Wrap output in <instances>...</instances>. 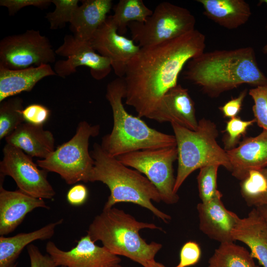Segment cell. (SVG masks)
Segmentation results:
<instances>
[{"instance_id": "1", "label": "cell", "mask_w": 267, "mask_h": 267, "mask_svg": "<svg viewBox=\"0 0 267 267\" xmlns=\"http://www.w3.org/2000/svg\"><path fill=\"white\" fill-rule=\"evenodd\" d=\"M206 37L197 30L162 43L140 47L129 62L124 79L125 102L147 118L163 96L178 85L184 66L204 52Z\"/></svg>"}, {"instance_id": "40", "label": "cell", "mask_w": 267, "mask_h": 267, "mask_svg": "<svg viewBox=\"0 0 267 267\" xmlns=\"http://www.w3.org/2000/svg\"><path fill=\"white\" fill-rule=\"evenodd\" d=\"M262 171L264 173V174L266 176V177L267 179V166L263 169H262ZM263 206H267V192L265 196V198L264 199V202H263Z\"/></svg>"}, {"instance_id": "36", "label": "cell", "mask_w": 267, "mask_h": 267, "mask_svg": "<svg viewBox=\"0 0 267 267\" xmlns=\"http://www.w3.org/2000/svg\"><path fill=\"white\" fill-rule=\"evenodd\" d=\"M31 267H56L55 263L49 255H43L35 245L27 246Z\"/></svg>"}, {"instance_id": "35", "label": "cell", "mask_w": 267, "mask_h": 267, "mask_svg": "<svg viewBox=\"0 0 267 267\" xmlns=\"http://www.w3.org/2000/svg\"><path fill=\"white\" fill-rule=\"evenodd\" d=\"M51 0H0V5L8 9L9 15H15L21 9L27 6H34L41 9L47 8Z\"/></svg>"}, {"instance_id": "11", "label": "cell", "mask_w": 267, "mask_h": 267, "mask_svg": "<svg viewBox=\"0 0 267 267\" xmlns=\"http://www.w3.org/2000/svg\"><path fill=\"white\" fill-rule=\"evenodd\" d=\"M0 162V176H8L19 189L34 197L52 200L55 191L47 179V171L40 169L31 157L20 149L6 143Z\"/></svg>"}, {"instance_id": "24", "label": "cell", "mask_w": 267, "mask_h": 267, "mask_svg": "<svg viewBox=\"0 0 267 267\" xmlns=\"http://www.w3.org/2000/svg\"><path fill=\"white\" fill-rule=\"evenodd\" d=\"M63 222L61 219L33 231L11 237L0 236V267H14L16 260L26 246L36 240L49 239L54 235L56 227Z\"/></svg>"}, {"instance_id": "38", "label": "cell", "mask_w": 267, "mask_h": 267, "mask_svg": "<svg viewBox=\"0 0 267 267\" xmlns=\"http://www.w3.org/2000/svg\"><path fill=\"white\" fill-rule=\"evenodd\" d=\"M88 197L87 187L82 184H77L73 186L67 192L66 199L72 206H78L84 204Z\"/></svg>"}, {"instance_id": "29", "label": "cell", "mask_w": 267, "mask_h": 267, "mask_svg": "<svg viewBox=\"0 0 267 267\" xmlns=\"http://www.w3.org/2000/svg\"><path fill=\"white\" fill-rule=\"evenodd\" d=\"M218 165H210L200 168L197 177L199 194L202 203L209 202L220 192L217 189Z\"/></svg>"}, {"instance_id": "14", "label": "cell", "mask_w": 267, "mask_h": 267, "mask_svg": "<svg viewBox=\"0 0 267 267\" xmlns=\"http://www.w3.org/2000/svg\"><path fill=\"white\" fill-rule=\"evenodd\" d=\"M45 250L56 267H110L121 261L118 256L112 254L103 246L96 245L88 234L81 237L69 251L60 249L52 241L46 243Z\"/></svg>"}, {"instance_id": "17", "label": "cell", "mask_w": 267, "mask_h": 267, "mask_svg": "<svg viewBox=\"0 0 267 267\" xmlns=\"http://www.w3.org/2000/svg\"><path fill=\"white\" fill-rule=\"evenodd\" d=\"M226 151L232 175L241 181L250 171L267 166V131L245 138L237 146Z\"/></svg>"}, {"instance_id": "20", "label": "cell", "mask_w": 267, "mask_h": 267, "mask_svg": "<svg viewBox=\"0 0 267 267\" xmlns=\"http://www.w3.org/2000/svg\"><path fill=\"white\" fill-rule=\"evenodd\" d=\"M7 144L17 147L32 157L45 159L55 150L52 133L43 126L24 122L5 138Z\"/></svg>"}, {"instance_id": "22", "label": "cell", "mask_w": 267, "mask_h": 267, "mask_svg": "<svg viewBox=\"0 0 267 267\" xmlns=\"http://www.w3.org/2000/svg\"><path fill=\"white\" fill-rule=\"evenodd\" d=\"M56 75L49 64L18 70L0 66V102L22 92H29L43 79Z\"/></svg>"}, {"instance_id": "25", "label": "cell", "mask_w": 267, "mask_h": 267, "mask_svg": "<svg viewBox=\"0 0 267 267\" xmlns=\"http://www.w3.org/2000/svg\"><path fill=\"white\" fill-rule=\"evenodd\" d=\"M208 267H260L246 248L233 242L221 243L208 261Z\"/></svg>"}, {"instance_id": "41", "label": "cell", "mask_w": 267, "mask_h": 267, "mask_svg": "<svg viewBox=\"0 0 267 267\" xmlns=\"http://www.w3.org/2000/svg\"><path fill=\"white\" fill-rule=\"evenodd\" d=\"M257 208L261 213L267 218V206H262Z\"/></svg>"}, {"instance_id": "5", "label": "cell", "mask_w": 267, "mask_h": 267, "mask_svg": "<svg viewBox=\"0 0 267 267\" xmlns=\"http://www.w3.org/2000/svg\"><path fill=\"white\" fill-rule=\"evenodd\" d=\"M162 228L154 223L137 221L123 210L114 207L104 209L89 224L87 234L95 242L100 241L108 251L126 257L146 267L162 245L154 241L147 243L139 235V230Z\"/></svg>"}, {"instance_id": "18", "label": "cell", "mask_w": 267, "mask_h": 267, "mask_svg": "<svg viewBox=\"0 0 267 267\" xmlns=\"http://www.w3.org/2000/svg\"><path fill=\"white\" fill-rule=\"evenodd\" d=\"M38 208L50 209L43 199L34 197L19 189L15 191L6 190L0 182V236L13 231L29 213Z\"/></svg>"}, {"instance_id": "39", "label": "cell", "mask_w": 267, "mask_h": 267, "mask_svg": "<svg viewBox=\"0 0 267 267\" xmlns=\"http://www.w3.org/2000/svg\"><path fill=\"white\" fill-rule=\"evenodd\" d=\"M146 267H167L162 264L157 262L155 260L148 263Z\"/></svg>"}, {"instance_id": "44", "label": "cell", "mask_w": 267, "mask_h": 267, "mask_svg": "<svg viewBox=\"0 0 267 267\" xmlns=\"http://www.w3.org/2000/svg\"><path fill=\"white\" fill-rule=\"evenodd\" d=\"M61 267H64V266H61Z\"/></svg>"}, {"instance_id": "16", "label": "cell", "mask_w": 267, "mask_h": 267, "mask_svg": "<svg viewBox=\"0 0 267 267\" xmlns=\"http://www.w3.org/2000/svg\"><path fill=\"white\" fill-rule=\"evenodd\" d=\"M222 197L220 192L209 202H201L197 205L199 229L220 243L234 242L232 231L239 217L224 207Z\"/></svg>"}, {"instance_id": "42", "label": "cell", "mask_w": 267, "mask_h": 267, "mask_svg": "<svg viewBox=\"0 0 267 267\" xmlns=\"http://www.w3.org/2000/svg\"><path fill=\"white\" fill-rule=\"evenodd\" d=\"M261 3H264L267 5V0H260ZM262 51L264 54H267V43L264 46V47L262 48Z\"/></svg>"}, {"instance_id": "32", "label": "cell", "mask_w": 267, "mask_h": 267, "mask_svg": "<svg viewBox=\"0 0 267 267\" xmlns=\"http://www.w3.org/2000/svg\"><path fill=\"white\" fill-rule=\"evenodd\" d=\"M249 94L254 102L252 111L256 122L263 130L267 131V86L251 89Z\"/></svg>"}, {"instance_id": "10", "label": "cell", "mask_w": 267, "mask_h": 267, "mask_svg": "<svg viewBox=\"0 0 267 267\" xmlns=\"http://www.w3.org/2000/svg\"><path fill=\"white\" fill-rule=\"evenodd\" d=\"M56 53L39 30L6 36L0 41V66L18 70L55 62Z\"/></svg>"}, {"instance_id": "19", "label": "cell", "mask_w": 267, "mask_h": 267, "mask_svg": "<svg viewBox=\"0 0 267 267\" xmlns=\"http://www.w3.org/2000/svg\"><path fill=\"white\" fill-rule=\"evenodd\" d=\"M234 241L245 244L252 257L263 267H267V218L257 208L247 217L239 218L232 231Z\"/></svg>"}, {"instance_id": "30", "label": "cell", "mask_w": 267, "mask_h": 267, "mask_svg": "<svg viewBox=\"0 0 267 267\" xmlns=\"http://www.w3.org/2000/svg\"><path fill=\"white\" fill-rule=\"evenodd\" d=\"M55 6L52 12L46 13L45 18L49 24L51 30L63 28L70 23L73 15L79 6L78 0H51Z\"/></svg>"}, {"instance_id": "21", "label": "cell", "mask_w": 267, "mask_h": 267, "mask_svg": "<svg viewBox=\"0 0 267 267\" xmlns=\"http://www.w3.org/2000/svg\"><path fill=\"white\" fill-rule=\"evenodd\" d=\"M75 10L70 22L74 38L89 42L105 21L112 7L111 0H83Z\"/></svg>"}, {"instance_id": "27", "label": "cell", "mask_w": 267, "mask_h": 267, "mask_svg": "<svg viewBox=\"0 0 267 267\" xmlns=\"http://www.w3.org/2000/svg\"><path fill=\"white\" fill-rule=\"evenodd\" d=\"M0 139L5 138L25 122L23 99L17 95L0 102Z\"/></svg>"}, {"instance_id": "13", "label": "cell", "mask_w": 267, "mask_h": 267, "mask_svg": "<svg viewBox=\"0 0 267 267\" xmlns=\"http://www.w3.org/2000/svg\"><path fill=\"white\" fill-rule=\"evenodd\" d=\"M89 42L96 52L110 61L119 78L124 77L129 62L140 48L132 39L118 33L111 15L107 16Z\"/></svg>"}, {"instance_id": "4", "label": "cell", "mask_w": 267, "mask_h": 267, "mask_svg": "<svg viewBox=\"0 0 267 267\" xmlns=\"http://www.w3.org/2000/svg\"><path fill=\"white\" fill-rule=\"evenodd\" d=\"M125 94L124 77H117L107 85L106 98L112 109L113 126L102 138L103 150L117 158L136 151L177 146L174 135L152 129L140 118L130 114L123 103Z\"/></svg>"}, {"instance_id": "31", "label": "cell", "mask_w": 267, "mask_h": 267, "mask_svg": "<svg viewBox=\"0 0 267 267\" xmlns=\"http://www.w3.org/2000/svg\"><path fill=\"white\" fill-rule=\"evenodd\" d=\"M256 122L255 119L243 120L239 117L231 119L226 123L223 139L224 149L227 151L235 148L242 136H244L248 128Z\"/></svg>"}, {"instance_id": "43", "label": "cell", "mask_w": 267, "mask_h": 267, "mask_svg": "<svg viewBox=\"0 0 267 267\" xmlns=\"http://www.w3.org/2000/svg\"><path fill=\"white\" fill-rule=\"evenodd\" d=\"M110 267H123V266L120 265L119 264H116V265L112 266H111Z\"/></svg>"}, {"instance_id": "23", "label": "cell", "mask_w": 267, "mask_h": 267, "mask_svg": "<svg viewBox=\"0 0 267 267\" xmlns=\"http://www.w3.org/2000/svg\"><path fill=\"white\" fill-rule=\"evenodd\" d=\"M203 8V14L220 26L232 30L245 24L252 13L244 0H197Z\"/></svg>"}, {"instance_id": "28", "label": "cell", "mask_w": 267, "mask_h": 267, "mask_svg": "<svg viewBox=\"0 0 267 267\" xmlns=\"http://www.w3.org/2000/svg\"><path fill=\"white\" fill-rule=\"evenodd\" d=\"M241 181V194L247 205L263 206L267 192V179L262 169L250 171Z\"/></svg>"}, {"instance_id": "26", "label": "cell", "mask_w": 267, "mask_h": 267, "mask_svg": "<svg viewBox=\"0 0 267 267\" xmlns=\"http://www.w3.org/2000/svg\"><path fill=\"white\" fill-rule=\"evenodd\" d=\"M112 20L119 34L123 35L132 22L143 23L153 13L142 0H120L113 7Z\"/></svg>"}, {"instance_id": "3", "label": "cell", "mask_w": 267, "mask_h": 267, "mask_svg": "<svg viewBox=\"0 0 267 267\" xmlns=\"http://www.w3.org/2000/svg\"><path fill=\"white\" fill-rule=\"evenodd\" d=\"M90 153L94 166L89 182L100 181L110 190L103 209L111 208L120 202H130L147 209L165 223L169 222L171 217L152 203L160 202L161 197L157 189L146 177L108 155L98 143L94 144Z\"/></svg>"}, {"instance_id": "9", "label": "cell", "mask_w": 267, "mask_h": 267, "mask_svg": "<svg viewBox=\"0 0 267 267\" xmlns=\"http://www.w3.org/2000/svg\"><path fill=\"white\" fill-rule=\"evenodd\" d=\"M116 158L145 175L158 190L163 202L167 204L178 202L179 196L174 190L173 164L178 159L177 146L134 151Z\"/></svg>"}, {"instance_id": "33", "label": "cell", "mask_w": 267, "mask_h": 267, "mask_svg": "<svg viewBox=\"0 0 267 267\" xmlns=\"http://www.w3.org/2000/svg\"><path fill=\"white\" fill-rule=\"evenodd\" d=\"M22 114L25 122L37 126H43L49 118L50 111L42 104L34 103L24 108Z\"/></svg>"}, {"instance_id": "12", "label": "cell", "mask_w": 267, "mask_h": 267, "mask_svg": "<svg viewBox=\"0 0 267 267\" xmlns=\"http://www.w3.org/2000/svg\"><path fill=\"white\" fill-rule=\"evenodd\" d=\"M55 51L56 54L67 57L54 64L53 70L61 78L74 73L80 66H86L89 68L92 78L100 80L112 69L110 61L96 52L89 42L78 41L72 35L65 36L63 44Z\"/></svg>"}, {"instance_id": "37", "label": "cell", "mask_w": 267, "mask_h": 267, "mask_svg": "<svg viewBox=\"0 0 267 267\" xmlns=\"http://www.w3.org/2000/svg\"><path fill=\"white\" fill-rule=\"evenodd\" d=\"M247 92L246 89L243 90L237 97L231 98L219 108L224 117L231 119L237 117L241 109Z\"/></svg>"}, {"instance_id": "7", "label": "cell", "mask_w": 267, "mask_h": 267, "mask_svg": "<svg viewBox=\"0 0 267 267\" xmlns=\"http://www.w3.org/2000/svg\"><path fill=\"white\" fill-rule=\"evenodd\" d=\"M100 126L80 122L74 135L60 145L47 158L38 159L37 165L58 174L68 184L89 182L94 160L89 151V140L98 135Z\"/></svg>"}, {"instance_id": "2", "label": "cell", "mask_w": 267, "mask_h": 267, "mask_svg": "<svg viewBox=\"0 0 267 267\" xmlns=\"http://www.w3.org/2000/svg\"><path fill=\"white\" fill-rule=\"evenodd\" d=\"M186 65L184 78L211 97L243 84L267 86V77L260 69L251 46L203 52Z\"/></svg>"}, {"instance_id": "34", "label": "cell", "mask_w": 267, "mask_h": 267, "mask_svg": "<svg viewBox=\"0 0 267 267\" xmlns=\"http://www.w3.org/2000/svg\"><path fill=\"white\" fill-rule=\"evenodd\" d=\"M201 250L199 244L189 241L182 246L179 254V263L175 267H187L194 266L199 261Z\"/></svg>"}, {"instance_id": "15", "label": "cell", "mask_w": 267, "mask_h": 267, "mask_svg": "<svg viewBox=\"0 0 267 267\" xmlns=\"http://www.w3.org/2000/svg\"><path fill=\"white\" fill-rule=\"evenodd\" d=\"M148 118L159 123H176L193 131L198 125L194 102L188 90L179 84L163 95Z\"/></svg>"}, {"instance_id": "8", "label": "cell", "mask_w": 267, "mask_h": 267, "mask_svg": "<svg viewBox=\"0 0 267 267\" xmlns=\"http://www.w3.org/2000/svg\"><path fill=\"white\" fill-rule=\"evenodd\" d=\"M196 20L187 9L170 2L159 3L145 22L128 24L132 39L140 47L158 44L195 30Z\"/></svg>"}, {"instance_id": "6", "label": "cell", "mask_w": 267, "mask_h": 267, "mask_svg": "<svg viewBox=\"0 0 267 267\" xmlns=\"http://www.w3.org/2000/svg\"><path fill=\"white\" fill-rule=\"evenodd\" d=\"M177 143L178 167L174 190L177 193L187 178L194 171L210 165L222 166L231 172V166L226 150L217 141L216 124L204 118L198 121L193 131L171 123Z\"/></svg>"}]
</instances>
